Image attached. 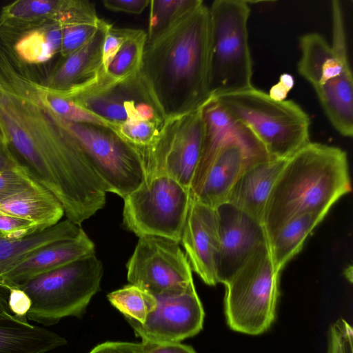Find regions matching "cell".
<instances>
[{"label": "cell", "mask_w": 353, "mask_h": 353, "mask_svg": "<svg viewBox=\"0 0 353 353\" xmlns=\"http://www.w3.org/2000/svg\"><path fill=\"white\" fill-rule=\"evenodd\" d=\"M14 42L0 32V136L65 213L77 214L97 199L102 183L63 119L50 108L45 79L19 58Z\"/></svg>", "instance_id": "1"}, {"label": "cell", "mask_w": 353, "mask_h": 353, "mask_svg": "<svg viewBox=\"0 0 353 353\" xmlns=\"http://www.w3.org/2000/svg\"><path fill=\"white\" fill-rule=\"evenodd\" d=\"M209 47V10L203 2L147 41L137 80L163 120L210 98Z\"/></svg>", "instance_id": "2"}, {"label": "cell", "mask_w": 353, "mask_h": 353, "mask_svg": "<svg viewBox=\"0 0 353 353\" xmlns=\"http://www.w3.org/2000/svg\"><path fill=\"white\" fill-rule=\"evenodd\" d=\"M351 190L347 153L337 147L308 142L286 159L271 191L262 221L267 238L298 215H327Z\"/></svg>", "instance_id": "3"}, {"label": "cell", "mask_w": 353, "mask_h": 353, "mask_svg": "<svg viewBox=\"0 0 353 353\" xmlns=\"http://www.w3.org/2000/svg\"><path fill=\"white\" fill-rule=\"evenodd\" d=\"M213 97L272 159H287L310 142V117L293 101H276L254 86Z\"/></svg>", "instance_id": "4"}, {"label": "cell", "mask_w": 353, "mask_h": 353, "mask_svg": "<svg viewBox=\"0 0 353 353\" xmlns=\"http://www.w3.org/2000/svg\"><path fill=\"white\" fill-rule=\"evenodd\" d=\"M210 19L208 92L210 97L253 87L248 41V2L216 0L208 7Z\"/></svg>", "instance_id": "5"}, {"label": "cell", "mask_w": 353, "mask_h": 353, "mask_svg": "<svg viewBox=\"0 0 353 353\" xmlns=\"http://www.w3.org/2000/svg\"><path fill=\"white\" fill-rule=\"evenodd\" d=\"M103 268L96 254L35 276L15 287L31 300L27 318L44 325L80 316L100 290Z\"/></svg>", "instance_id": "6"}, {"label": "cell", "mask_w": 353, "mask_h": 353, "mask_svg": "<svg viewBox=\"0 0 353 353\" xmlns=\"http://www.w3.org/2000/svg\"><path fill=\"white\" fill-rule=\"evenodd\" d=\"M280 272L265 244L224 284V311L231 330L259 335L270 327L276 316Z\"/></svg>", "instance_id": "7"}, {"label": "cell", "mask_w": 353, "mask_h": 353, "mask_svg": "<svg viewBox=\"0 0 353 353\" xmlns=\"http://www.w3.org/2000/svg\"><path fill=\"white\" fill-rule=\"evenodd\" d=\"M203 104L165 119L149 145L132 146L139 157L144 178L167 176L190 191L202 152Z\"/></svg>", "instance_id": "8"}, {"label": "cell", "mask_w": 353, "mask_h": 353, "mask_svg": "<svg viewBox=\"0 0 353 353\" xmlns=\"http://www.w3.org/2000/svg\"><path fill=\"white\" fill-rule=\"evenodd\" d=\"M123 223L137 236H155L181 241L190 191L163 175L144 178L123 199Z\"/></svg>", "instance_id": "9"}, {"label": "cell", "mask_w": 353, "mask_h": 353, "mask_svg": "<svg viewBox=\"0 0 353 353\" xmlns=\"http://www.w3.org/2000/svg\"><path fill=\"white\" fill-rule=\"evenodd\" d=\"M63 121L87 156L106 192L123 199L143 182L142 165L131 145L107 128Z\"/></svg>", "instance_id": "10"}, {"label": "cell", "mask_w": 353, "mask_h": 353, "mask_svg": "<svg viewBox=\"0 0 353 353\" xmlns=\"http://www.w3.org/2000/svg\"><path fill=\"white\" fill-rule=\"evenodd\" d=\"M179 243L160 236L139 237L126 265L129 283L154 296L182 290L194 283L190 263Z\"/></svg>", "instance_id": "11"}, {"label": "cell", "mask_w": 353, "mask_h": 353, "mask_svg": "<svg viewBox=\"0 0 353 353\" xmlns=\"http://www.w3.org/2000/svg\"><path fill=\"white\" fill-rule=\"evenodd\" d=\"M155 298L157 307L143 323L125 317L142 341L181 343L203 329L205 312L194 283Z\"/></svg>", "instance_id": "12"}, {"label": "cell", "mask_w": 353, "mask_h": 353, "mask_svg": "<svg viewBox=\"0 0 353 353\" xmlns=\"http://www.w3.org/2000/svg\"><path fill=\"white\" fill-rule=\"evenodd\" d=\"M216 210L219 231L218 283L225 284L261 247L268 244L263 224L228 202Z\"/></svg>", "instance_id": "13"}, {"label": "cell", "mask_w": 353, "mask_h": 353, "mask_svg": "<svg viewBox=\"0 0 353 353\" xmlns=\"http://www.w3.org/2000/svg\"><path fill=\"white\" fill-rule=\"evenodd\" d=\"M270 158L265 150L240 140L221 147L198 184L191 198L212 208L225 203L233 186L250 166Z\"/></svg>", "instance_id": "14"}, {"label": "cell", "mask_w": 353, "mask_h": 353, "mask_svg": "<svg viewBox=\"0 0 353 353\" xmlns=\"http://www.w3.org/2000/svg\"><path fill=\"white\" fill-rule=\"evenodd\" d=\"M180 243L192 271L208 285L219 283L216 273L219 231L216 210L191 198Z\"/></svg>", "instance_id": "15"}, {"label": "cell", "mask_w": 353, "mask_h": 353, "mask_svg": "<svg viewBox=\"0 0 353 353\" xmlns=\"http://www.w3.org/2000/svg\"><path fill=\"white\" fill-rule=\"evenodd\" d=\"M94 254L95 245L82 230L76 237L57 241L37 250L0 276V285L9 289Z\"/></svg>", "instance_id": "16"}, {"label": "cell", "mask_w": 353, "mask_h": 353, "mask_svg": "<svg viewBox=\"0 0 353 353\" xmlns=\"http://www.w3.org/2000/svg\"><path fill=\"white\" fill-rule=\"evenodd\" d=\"M111 23L101 19L95 34L83 46L60 61L45 79L46 85L56 91L70 92L87 88L105 73L102 49L106 32Z\"/></svg>", "instance_id": "17"}, {"label": "cell", "mask_w": 353, "mask_h": 353, "mask_svg": "<svg viewBox=\"0 0 353 353\" xmlns=\"http://www.w3.org/2000/svg\"><path fill=\"white\" fill-rule=\"evenodd\" d=\"M8 296L9 290L0 285V353H47L67 343L56 332L14 314Z\"/></svg>", "instance_id": "18"}, {"label": "cell", "mask_w": 353, "mask_h": 353, "mask_svg": "<svg viewBox=\"0 0 353 353\" xmlns=\"http://www.w3.org/2000/svg\"><path fill=\"white\" fill-rule=\"evenodd\" d=\"M203 118L204 137L202 152L190 190L201 181L214 156L225 143L240 140L262 147L253 134L235 121L215 97H211L204 103Z\"/></svg>", "instance_id": "19"}, {"label": "cell", "mask_w": 353, "mask_h": 353, "mask_svg": "<svg viewBox=\"0 0 353 353\" xmlns=\"http://www.w3.org/2000/svg\"><path fill=\"white\" fill-rule=\"evenodd\" d=\"M285 161L269 159L246 169L233 186L226 202L262 223L270 194Z\"/></svg>", "instance_id": "20"}, {"label": "cell", "mask_w": 353, "mask_h": 353, "mask_svg": "<svg viewBox=\"0 0 353 353\" xmlns=\"http://www.w3.org/2000/svg\"><path fill=\"white\" fill-rule=\"evenodd\" d=\"M0 213L26 219L43 230L57 224L65 214L59 199L39 183L1 201Z\"/></svg>", "instance_id": "21"}, {"label": "cell", "mask_w": 353, "mask_h": 353, "mask_svg": "<svg viewBox=\"0 0 353 353\" xmlns=\"http://www.w3.org/2000/svg\"><path fill=\"white\" fill-rule=\"evenodd\" d=\"M83 229L69 219L21 239L0 237V276L37 250L50 243L76 237Z\"/></svg>", "instance_id": "22"}, {"label": "cell", "mask_w": 353, "mask_h": 353, "mask_svg": "<svg viewBox=\"0 0 353 353\" xmlns=\"http://www.w3.org/2000/svg\"><path fill=\"white\" fill-rule=\"evenodd\" d=\"M325 216L315 212L298 215L285 223L268 239L272 263L279 272L301 250L307 236Z\"/></svg>", "instance_id": "23"}, {"label": "cell", "mask_w": 353, "mask_h": 353, "mask_svg": "<svg viewBox=\"0 0 353 353\" xmlns=\"http://www.w3.org/2000/svg\"><path fill=\"white\" fill-rule=\"evenodd\" d=\"M61 43L62 27L53 23L23 34L15 41L14 50L24 63L35 65L60 52Z\"/></svg>", "instance_id": "24"}, {"label": "cell", "mask_w": 353, "mask_h": 353, "mask_svg": "<svg viewBox=\"0 0 353 353\" xmlns=\"http://www.w3.org/2000/svg\"><path fill=\"white\" fill-rule=\"evenodd\" d=\"M146 43L145 30L128 28L124 42L107 68L105 74L109 80L121 84L137 79Z\"/></svg>", "instance_id": "25"}, {"label": "cell", "mask_w": 353, "mask_h": 353, "mask_svg": "<svg viewBox=\"0 0 353 353\" xmlns=\"http://www.w3.org/2000/svg\"><path fill=\"white\" fill-rule=\"evenodd\" d=\"M108 299L125 317L134 319L141 323L145 321L148 315L157 307L155 296L130 283L109 293Z\"/></svg>", "instance_id": "26"}, {"label": "cell", "mask_w": 353, "mask_h": 353, "mask_svg": "<svg viewBox=\"0 0 353 353\" xmlns=\"http://www.w3.org/2000/svg\"><path fill=\"white\" fill-rule=\"evenodd\" d=\"M201 0L150 1L147 41L151 40L184 14L199 6Z\"/></svg>", "instance_id": "27"}, {"label": "cell", "mask_w": 353, "mask_h": 353, "mask_svg": "<svg viewBox=\"0 0 353 353\" xmlns=\"http://www.w3.org/2000/svg\"><path fill=\"white\" fill-rule=\"evenodd\" d=\"M46 99L50 108L62 119L76 123L103 127L115 133L118 125L110 122L71 100L53 94L46 84Z\"/></svg>", "instance_id": "28"}, {"label": "cell", "mask_w": 353, "mask_h": 353, "mask_svg": "<svg viewBox=\"0 0 353 353\" xmlns=\"http://www.w3.org/2000/svg\"><path fill=\"white\" fill-rule=\"evenodd\" d=\"M163 121L128 120L119 124L115 133L133 147H145L156 139Z\"/></svg>", "instance_id": "29"}, {"label": "cell", "mask_w": 353, "mask_h": 353, "mask_svg": "<svg viewBox=\"0 0 353 353\" xmlns=\"http://www.w3.org/2000/svg\"><path fill=\"white\" fill-rule=\"evenodd\" d=\"M101 19L97 23H74L62 26L61 57H65L83 46L95 34Z\"/></svg>", "instance_id": "30"}, {"label": "cell", "mask_w": 353, "mask_h": 353, "mask_svg": "<svg viewBox=\"0 0 353 353\" xmlns=\"http://www.w3.org/2000/svg\"><path fill=\"white\" fill-rule=\"evenodd\" d=\"M39 183L22 166L0 171V203Z\"/></svg>", "instance_id": "31"}, {"label": "cell", "mask_w": 353, "mask_h": 353, "mask_svg": "<svg viewBox=\"0 0 353 353\" xmlns=\"http://www.w3.org/2000/svg\"><path fill=\"white\" fill-rule=\"evenodd\" d=\"M42 230L43 229L29 221L0 213V237L1 238L21 239Z\"/></svg>", "instance_id": "32"}, {"label": "cell", "mask_w": 353, "mask_h": 353, "mask_svg": "<svg viewBox=\"0 0 353 353\" xmlns=\"http://www.w3.org/2000/svg\"><path fill=\"white\" fill-rule=\"evenodd\" d=\"M327 353H353V330L343 319L331 327Z\"/></svg>", "instance_id": "33"}, {"label": "cell", "mask_w": 353, "mask_h": 353, "mask_svg": "<svg viewBox=\"0 0 353 353\" xmlns=\"http://www.w3.org/2000/svg\"><path fill=\"white\" fill-rule=\"evenodd\" d=\"M127 30L128 28H114L112 24L108 29L102 49V60L105 72L124 42Z\"/></svg>", "instance_id": "34"}, {"label": "cell", "mask_w": 353, "mask_h": 353, "mask_svg": "<svg viewBox=\"0 0 353 353\" xmlns=\"http://www.w3.org/2000/svg\"><path fill=\"white\" fill-rule=\"evenodd\" d=\"M103 6L114 12L140 14L149 6L150 0H103Z\"/></svg>", "instance_id": "35"}, {"label": "cell", "mask_w": 353, "mask_h": 353, "mask_svg": "<svg viewBox=\"0 0 353 353\" xmlns=\"http://www.w3.org/2000/svg\"><path fill=\"white\" fill-rule=\"evenodd\" d=\"M89 353H142V343L108 341L97 345Z\"/></svg>", "instance_id": "36"}, {"label": "cell", "mask_w": 353, "mask_h": 353, "mask_svg": "<svg viewBox=\"0 0 353 353\" xmlns=\"http://www.w3.org/2000/svg\"><path fill=\"white\" fill-rule=\"evenodd\" d=\"M8 305L11 311L19 316H27L31 307V300L22 290L13 287L8 289Z\"/></svg>", "instance_id": "37"}, {"label": "cell", "mask_w": 353, "mask_h": 353, "mask_svg": "<svg viewBox=\"0 0 353 353\" xmlns=\"http://www.w3.org/2000/svg\"><path fill=\"white\" fill-rule=\"evenodd\" d=\"M142 353H196L190 345L181 343H154L141 341Z\"/></svg>", "instance_id": "38"}, {"label": "cell", "mask_w": 353, "mask_h": 353, "mask_svg": "<svg viewBox=\"0 0 353 353\" xmlns=\"http://www.w3.org/2000/svg\"><path fill=\"white\" fill-rule=\"evenodd\" d=\"M8 145L0 136V171L19 166Z\"/></svg>", "instance_id": "39"}, {"label": "cell", "mask_w": 353, "mask_h": 353, "mask_svg": "<svg viewBox=\"0 0 353 353\" xmlns=\"http://www.w3.org/2000/svg\"><path fill=\"white\" fill-rule=\"evenodd\" d=\"M289 91L279 82L270 89L269 97L276 101H283L287 98Z\"/></svg>", "instance_id": "40"}, {"label": "cell", "mask_w": 353, "mask_h": 353, "mask_svg": "<svg viewBox=\"0 0 353 353\" xmlns=\"http://www.w3.org/2000/svg\"><path fill=\"white\" fill-rule=\"evenodd\" d=\"M279 82L281 83L289 92L292 89L294 84V77L287 73L282 74L279 77Z\"/></svg>", "instance_id": "41"}]
</instances>
